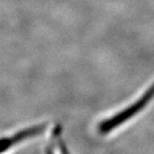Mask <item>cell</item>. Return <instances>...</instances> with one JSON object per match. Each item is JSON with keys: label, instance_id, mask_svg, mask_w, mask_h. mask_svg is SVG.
<instances>
[{"label": "cell", "instance_id": "obj_1", "mask_svg": "<svg viewBox=\"0 0 154 154\" xmlns=\"http://www.w3.org/2000/svg\"><path fill=\"white\" fill-rule=\"evenodd\" d=\"M153 97H154V84L150 87L149 89H148V91L137 102H135L133 105H131L130 107L124 109L122 112L118 113V115H116L112 118L107 119L106 121L102 122L99 128L100 133L101 134H106V133L115 130L119 125L123 124L125 121H128V119H131L135 115H137L138 112H140L141 109H143Z\"/></svg>", "mask_w": 154, "mask_h": 154}, {"label": "cell", "instance_id": "obj_2", "mask_svg": "<svg viewBox=\"0 0 154 154\" xmlns=\"http://www.w3.org/2000/svg\"><path fill=\"white\" fill-rule=\"evenodd\" d=\"M44 128H45V124L36 125V126H32L27 130L20 131L12 136H5V137L0 138V154L7 153L10 150H12L16 144L41 134L44 131Z\"/></svg>", "mask_w": 154, "mask_h": 154}]
</instances>
